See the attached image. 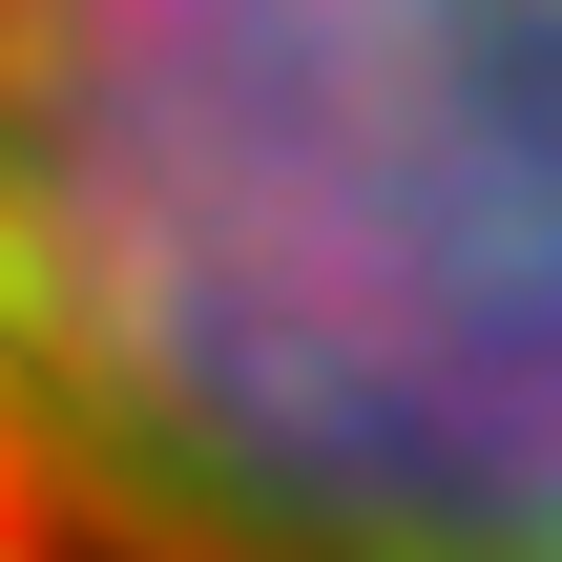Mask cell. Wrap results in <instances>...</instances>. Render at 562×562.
I'll list each match as a JSON object with an SVG mask.
<instances>
[{
	"mask_svg": "<svg viewBox=\"0 0 562 562\" xmlns=\"http://www.w3.org/2000/svg\"><path fill=\"white\" fill-rule=\"evenodd\" d=\"M0 562H562V0H0Z\"/></svg>",
	"mask_w": 562,
	"mask_h": 562,
	"instance_id": "cell-1",
	"label": "cell"
}]
</instances>
